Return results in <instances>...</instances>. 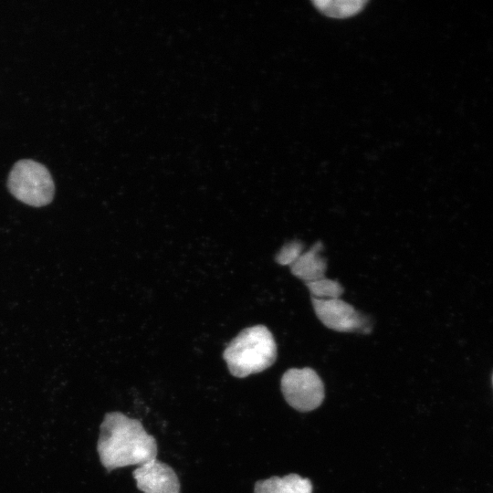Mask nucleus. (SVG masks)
Listing matches in <instances>:
<instances>
[{
  "label": "nucleus",
  "mask_w": 493,
  "mask_h": 493,
  "mask_svg": "<svg viewBox=\"0 0 493 493\" xmlns=\"http://www.w3.org/2000/svg\"><path fill=\"white\" fill-rule=\"evenodd\" d=\"M97 450L101 464L110 471L155 459L157 444L139 420L110 412L100 425Z\"/></svg>",
  "instance_id": "f257e3e1"
},
{
  "label": "nucleus",
  "mask_w": 493,
  "mask_h": 493,
  "mask_svg": "<svg viewBox=\"0 0 493 493\" xmlns=\"http://www.w3.org/2000/svg\"><path fill=\"white\" fill-rule=\"evenodd\" d=\"M306 286L312 298L320 299H339L343 293V288L339 282L326 278L308 282Z\"/></svg>",
  "instance_id": "9d476101"
},
{
  "label": "nucleus",
  "mask_w": 493,
  "mask_h": 493,
  "mask_svg": "<svg viewBox=\"0 0 493 493\" xmlns=\"http://www.w3.org/2000/svg\"><path fill=\"white\" fill-rule=\"evenodd\" d=\"M223 357L230 373L244 378L269 368L277 359V344L264 325L243 330L226 348Z\"/></svg>",
  "instance_id": "f03ea898"
},
{
  "label": "nucleus",
  "mask_w": 493,
  "mask_h": 493,
  "mask_svg": "<svg viewBox=\"0 0 493 493\" xmlns=\"http://www.w3.org/2000/svg\"><path fill=\"white\" fill-rule=\"evenodd\" d=\"M254 493H312V484L309 478L288 474L283 477H271L257 481Z\"/></svg>",
  "instance_id": "6e6552de"
},
{
  "label": "nucleus",
  "mask_w": 493,
  "mask_h": 493,
  "mask_svg": "<svg viewBox=\"0 0 493 493\" xmlns=\"http://www.w3.org/2000/svg\"><path fill=\"white\" fill-rule=\"evenodd\" d=\"M302 253L300 242L293 241L286 244L276 257V260L280 265L290 266Z\"/></svg>",
  "instance_id": "9b49d317"
},
{
  "label": "nucleus",
  "mask_w": 493,
  "mask_h": 493,
  "mask_svg": "<svg viewBox=\"0 0 493 493\" xmlns=\"http://www.w3.org/2000/svg\"><path fill=\"white\" fill-rule=\"evenodd\" d=\"M313 4L329 16L347 17L360 12L366 1L363 0H316Z\"/></svg>",
  "instance_id": "1a4fd4ad"
},
{
  "label": "nucleus",
  "mask_w": 493,
  "mask_h": 493,
  "mask_svg": "<svg viewBox=\"0 0 493 493\" xmlns=\"http://www.w3.org/2000/svg\"><path fill=\"white\" fill-rule=\"evenodd\" d=\"M311 301L319 320L330 330L360 333H369L372 330L370 320L342 299L311 297Z\"/></svg>",
  "instance_id": "39448f33"
},
{
  "label": "nucleus",
  "mask_w": 493,
  "mask_h": 493,
  "mask_svg": "<svg viewBox=\"0 0 493 493\" xmlns=\"http://www.w3.org/2000/svg\"><path fill=\"white\" fill-rule=\"evenodd\" d=\"M137 488L143 493H179L180 482L173 469L152 459L132 472Z\"/></svg>",
  "instance_id": "423d86ee"
},
{
  "label": "nucleus",
  "mask_w": 493,
  "mask_h": 493,
  "mask_svg": "<svg viewBox=\"0 0 493 493\" xmlns=\"http://www.w3.org/2000/svg\"><path fill=\"white\" fill-rule=\"evenodd\" d=\"M11 194L32 206H44L54 196L55 186L48 170L33 160H20L13 166L7 181Z\"/></svg>",
  "instance_id": "7ed1b4c3"
},
{
  "label": "nucleus",
  "mask_w": 493,
  "mask_h": 493,
  "mask_svg": "<svg viewBox=\"0 0 493 493\" xmlns=\"http://www.w3.org/2000/svg\"><path fill=\"white\" fill-rule=\"evenodd\" d=\"M281 391L288 404L300 412L319 407L324 399V385L311 368H291L284 372Z\"/></svg>",
  "instance_id": "20e7f679"
},
{
  "label": "nucleus",
  "mask_w": 493,
  "mask_h": 493,
  "mask_svg": "<svg viewBox=\"0 0 493 493\" xmlns=\"http://www.w3.org/2000/svg\"><path fill=\"white\" fill-rule=\"evenodd\" d=\"M322 245L318 242L307 252L300 256L289 266L291 273L306 283L325 278L327 263L320 254Z\"/></svg>",
  "instance_id": "0eeeda50"
},
{
  "label": "nucleus",
  "mask_w": 493,
  "mask_h": 493,
  "mask_svg": "<svg viewBox=\"0 0 493 493\" xmlns=\"http://www.w3.org/2000/svg\"><path fill=\"white\" fill-rule=\"evenodd\" d=\"M492 385H493V374H492Z\"/></svg>",
  "instance_id": "f8f14e48"
}]
</instances>
